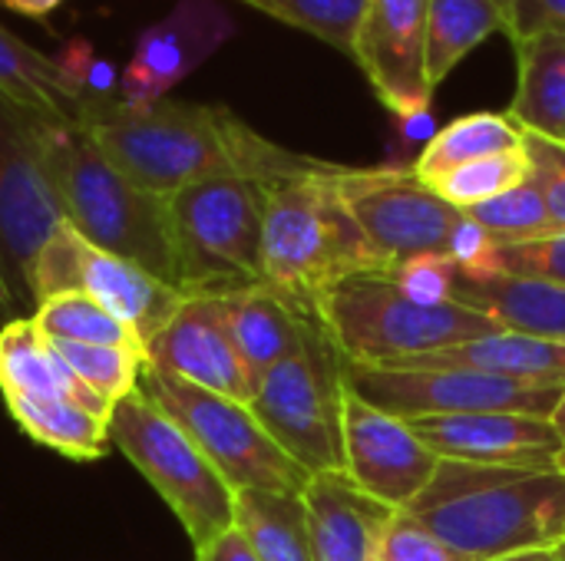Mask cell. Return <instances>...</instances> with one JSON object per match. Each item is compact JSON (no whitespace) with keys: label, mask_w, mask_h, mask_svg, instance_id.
Instances as JSON below:
<instances>
[{"label":"cell","mask_w":565,"mask_h":561,"mask_svg":"<svg viewBox=\"0 0 565 561\" xmlns=\"http://www.w3.org/2000/svg\"><path fill=\"white\" fill-rule=\"evenodd\" d=\"M79 129L119 172L162 198L225 175L275 182L311 162L268 142L225 106L172 96L146 109H129L119 99L96 103Z\"/></svg>","instance_id":"obj_1"},{"label":"cell","mask_w":565,"mask_h":561,"mask_svg":"<svg viewBox=\"0 0 565 561\" xmlns=\"http://www.w3.org/2000/svg\"><path fill=\"white\" fill-rule=\"evenodd\" d=\"M460 561H490L565 539V470L440 460L404 509Z\"/></svg>","instance_id":"obj_2"},{"label":"cell","mask_w":565,"mask_h":561,"mask_svg":"<svg viewBox=\"0 0 565 561\" xmlns=\"http://www.w3.org/2000/svg\"><path fill=\"white\" fill-rule=\"evenodd\" d=\"M334 169L311 159L305 169L268 182L265 198V284L311 314L334 284L391 271L341 202Z\"/></svg>","instance_id":"obj_3"},{"label":"cell","mask_w":565,"mask_h":561,"mask_svg":"<svg viewBox=\"0 0 565 561\" xmlns=\"http://www.w3.org/2000/svg\"><path fill=\"white\" fill-rule=\"evenodd\" d=\"M46 175L63 208V222L96 248L119 255L175 288L169 198L136 185L79 126L63 122H53L46 132Z\"/></svg>","instance_id":"obj_4"},{"label":"cell","mask_w":565,"mask_h":561,"mask_svg":"<svg viewBox=\"0 0 565 561\" xmlns=\"http://www.w3.org/2000/svg\"><path fill=\"white\" fill-rule=\"evenodd\" d=\"M268 182L225 175L169 195L175 288L182 298H225L265 284Z\"/></svg>","instance_id":"obj_5"},{"label":"cell","mask_w":565,"mask_h":561,"mask_svg":"<svg viewBox=\"0 0 565 561\" xmlns=\"http://www.w3.org/2000/svg\"><path fill=\"white\" fill-rule=\"evenodd\" d=\"M348 364H397L473 337L503 331L490 317L450 301L440 308L414 304L387 271L354 274L334 284L315 311Z\"/></svg>","instance_id":"obj_6"},{"label":"cell","mask_w":565,"mask_h":561,"mask_svg":"<svg viewBox=\"0 0 565 561\" xmlns=\"http://www.w3.org/2000/svg\"><path fill=\"white\" fill-rule=\"evenodd\" d=\"M113 446L162 496L195 552L235 526V489L218 476L189 433L139 390L109 417Z\"/></svg>","instance_id":"obj_7"},{"label":"cell","mask_w":565,"mask_h":561,"mask_svg":"<svg viewBox=\"0 0 565 561\" xmlns=\"http://www.w3.org/2000/svg\"><path fill=\"white\" fill-rule=\"evenodd\" d=\"M344 357L321 317L311 321L305 344L275 364L255 387L252 413L265 433L311 476L344 473Z\"/></svg>","instance_id":"obj_8"},{"label":"cell","mask_w":565,"mask_h":561,"mask_svg":"<svg viewBox=\"0 0 565 561\" xmlns=\"http://www.w3.org/2000/svg\"><path fill=\"white\" fill-rule=\"evenodd\" d=\"M53 119L0 96V311L33 317V261L63 222L46 175V132Z\"/></svg>","instance_id":"obj_9"},{"label":"cell","mask_w":565,"mask_h":561,"mask_svg":"<svg viewBox=\"0 0 565 561\" xmlns=\"http://www.w3.org/2000/svg\"><path fill=\"white\" fill-rule=\"evenodd\" d=\"M139 393L149 397L166 417H172L189 433V440L205 453V460L235 493L265 489L301 496L311 483V473H305L265 433L248 403L202 390L152 367L142 370Z\"/></svg>","instance_id":"obj_10"},{"label":"cell","mask_w":565,"mask_h":561,"mask_svg":"<svg viewBox=\"0 0 565 561\" xmlns=\"http://www.w3.org/2000/svg\"><path fill=\"white\" fill-rule=\"evenodd\" d=\"M341 377L344 390L401 420L450 413H526L553 420L565 387V380H513L477 370H411L348 360Z\"/></svg>","instance_id":"obj_11"},{"label":"cell","mask_w":565,"mask_h":561,"mask_svg":"<svg viewBox=\"0 0 565 561\" xmlns=\"http://www.w3.org/2000/svg\"><path fill=\"white\" fill-rule=\"evenodd\" d=\"M30 284L36 308L40 301L66 291L93 298L119 321H126L142 344H149L185 301L175 288L152 278L139 265L86 241L70 222H60L43 241Z\"/></svg>","instance_id":"obj_12"},{"label":"cell","mask_w":565,"mask_h":561,"mask_svg":"<svg viewBox=\"0 0 565 561\" xmlns=\"http://www.w3.org/2000/svg\"><path fill=\"white\" fill-rule=\"evenodd\" d=\"M334 185L371 248L394 268L411 255L447 251L460 208L444 202L414 169H334Z\"/></svg>","instance_id":"obj_13"},{"label":"cell","mask_w":565,"mask_h":561,"mask_svg":"<svg viewBox=\"0 0 565 561\" xmlns=\"http://www.w3.org/2000/svg\"><path fill=\"white\" fill-rule=\"evenodd\" d=\"M437 466L440 456L414 436L407 420L344 390V473L361 493L404 513L427 489Z\"/></svg>","instance_id":"obj_14"},{"label":"cell","mask_w":565,"mask_h":561,"mask_svg":"<svg viewBox=\"0 0 565 561\" xmlns=\"http://www.w3.org/2000/svg\"><path fill=\"white\" fill-rule=\"evenodd\" d=\"M427 10L430 0H367L351 46L377 99L404 122L427 116L434 96L424 73Z\"/></svg>","instance_id":"obj_15"},{"label":"cell","mask_w":565,"mask_h":561,"mask_svg":"<svg viewBox=\"0 0 565 561\" xmlns=\"http://www.w3.org/2000/svg\"><path fill=\"white\" fill-rule=\"evenodd\" d=\"M235 33L232 17L215 0H179L169 17L139 33L136 50L119 73L116 99L146 109L169 96L195 66H202Z\"/></svg>","instance_id":"obj_16"},{"label":"cell","mask_w":565,"mask_h":561,"mask_svg":"<svg viewBox=\"0 0 565 561\" xmlns=\"http://www.w3.org/2000/svg\"><path fill=\"white\" fill-rule=\"evenodd\" d=\"M146 367L238 403L255 397V380L228 331L225 298H185L172 321L146 344Z\"/></svg>","instance_id":"obj_17"},{"label":"cell","mask_w":565,"mask_h":561,"mask_svg":"<svg viewBox=\"0 0 565 561\" xmlns=\"http://www.w3.org/2000/svg\"><path fill=\"white\" fill-rule=\"evenodd\" d=\"M414 436L440 460L480 466L563 470L565 443L550 417L526 413H450L407 420Z\"/></svg>","instance_id":"obj_18"},{"label":"cell","mask_w":565,"mask_h":561,"mask_svg":"<svg viewBox=\"0 0 565 561\" xmlns=\"http://www.w3.org/2000/svg\"><path fill=\"white\" fill-rule=\"evenodd\" d=\"M315 561H374L394 509L361 493L348 473H321L301 493Z\"/></svg>","instance_id":"obj_19"},{"label":"cell","mask_w":565,"mask_h":561,"mask_svg":"<svg viewBox=\"0 0 565 561\" xmlns=\"http://www.w3.org/2000/svg\"><path fill=\"white\" fill-rule=\"evenodd\" d=\"M0 393L70 400L103 420L116 410L76 377V370L53 347V337L43 334L33 317H13L0 327Z\"/></svg>","instance_id":"obj_20"},{"label":"cell","mask_w":565,"mask_h":561,"mask_svg":"<svg viewBox=\"0 0 565 561\" xmlns=\"http://www.w3.org/2000/svg\"><path fill=\"white\" fill-rule=\"evenodd\" d=\"M225 317L242 364L248 367L255 387L281 360L301 350L305 334L318 314L291 304L268 284L225 294Z\"/></svg>","instance_id":"obj_21"},{"label":"cell","mask_w":565,"mask_h":561,"mask_svg":"<svg viewBox=\"0 0 565 561\" xmlns=\"http://www.w3.org/2000/svg\"><path fill=\"white\" fill-rule=\"evenodd\" d=\"M454 301L490 317L503 331L565 344V288L543 281V278H523V274H497L487 281H457Z\"/></svg>","instance_id":"obj_22"},{"label":"cell","mask_w":565,"mask_h":561,"mask_svg":"<svg viewBox=\"0 0 565 561\" xmlns=\"http://www.w3.org/2000/svg\"><path fill=\"white\" fill-rule=\"evenodd\" d=\"M384 367H411V370H477L513 380H565V344H550L536 337H523L513 331H497L487 337H473L424 357L384 364Z\"/></svg>","instance_id":"obj_23"},{"label":"cell","mask_w":565,"mask_h":561,"mask_svg":"<svg viewBox=\"0 0 565 561\" xmlns=\"http://www.w3.org/2000/svg\"><path fill=\"white\" fill-rule=\"evenodd\" d=\"M513 46L520 83L507 116L523 132L565 142V36L543 33Z\"/></svg>","instance_id":"obj_24"},{"label":"cell","mask_w":565,"mask_h":561,"mask_svg":"<svg viewBox=\"0 0 565 561\" xmlns=\"http://www.w3.org/2000/svg\"><path fill=\"white\" fill-rule=\"evenodd\" d=\"M0 96L63 126H83L86 103L66 83L60 60L43 56L0 23Z\"/></svg>","instance_id":"obj_25"},{"label":"cell","mask_w":565,"mask_h":561,"mask_svg":"<svg viewBox=\"0 0 565 561\" xmlns=\"http://www.w3.org/2000/svg\"><path fill=\"white\" fill-rule=\"evenodd\" d=\"M17 427L40 446L76 460L93 463L103 460L113 446L109 420L56 397H30V393H0Z\"/></svg>","instance_id":"obj_26"},{"label":"cell","mask_w":565,"mask_h":561,"mask_svg":"<svg viewBox=\"0 0 565 561\" xmlns=\"http://www.w3.org/2000/svg\"><path fill=\"white\" fill-rule=\"evenodd\" d=\"M235 529L262 561H315L301 496L242 489L235 493Z\"/></svg>","instance_id":"obj_27"},{"label":"cell","mask_w":565,"mask_h":561,"mask_svg":"<svg viewBox=\"0 0 565 561\" xmlns=\"http://www.w3.org/2000/svg\"><path fill=\"white\" fill-rule=\"evenodd\" d=\"M510 149H523V129L507 112H470L447 122L440 132L427 139L420 159L414 162V172L420 182L430 185L467 162Z\"/></svg>","instance_id":"obj_28"},{"label":"cell","mask_w":565,"mask_h":561,"mask_svg":"<svg viewBox=\"0 0 565 561\" xmlns=\"http://www.w3.org/2000/svg\"><path fill=\"white\" fill-rule=\"evenodd\" d=\"M493 33H503L497 0H430L424 50V73L430 89H437L450 69Z\"/></svg>","instance_id":"obj_29"},{"label":"cell","mask_w":565,"mask_h":561,"mask_svg":"<svg viewBox=\"0 0 565 561\" xmlns=\"http://www.w3.org/2000/svg\"><path fill=\"white\" fill-rule=\"evenodd\" d=\"M33 321L50 334L53 341H70V344H93V347H122V350H146L139 334L119 321L113 311L96 304L86 294H53L40 301L33 311Z\"/></svg>","instance_id":"obj_30"},{"label":"cell","mask_w":565,"mask_h":561,"mask_svg":"<svg viewBox=\"0 0 565 561\" xmlns=\"http://www.w3.org/2000/svg\"><path fill=\"white\" fill-rule=\"evenodd\" d=\"M526 179H530L526 149H510V152H497V155L467 162V165L440 175L437 182H430V188L454 208L467 212L473 205H483V202L523 185Z\"/></svg>","instance_id":"obj_31"},{"label":"cell","mask_w":565,"mask_h":561,"mask_svg":"<svg viewBox=\"0 0 565 561\" xmlns=\"http://www.w3.org/2000/svg\"><path fill=\"white\" fill-rule=\"evenodd\" d=\"M467 215L473 222H480L500 241V248L526 245V241H540L546 235H556L546 198L533 179H526L523 185H516V188H510V192H503L483 205L467 208Z\"/></svg>","instance_id":"obj_32"},{"label":"cell","mask_w":565,"mask_h":561,"mask_svg":"<svg viewBox=\"0 0 565 561\" xmlns=\"http://www.w3.org/2000/svg\"><path fill=\"white\" fill-rule=\"evenodd\" d=\"M60 357L76 370V377L99 393L109 407L126 400L139 390V377L146 370V350H122V347H93V344H70L53 341Z\"/></svg>","instance_id":"obj_33"},{"label":"cell","mask_w":565,"mask_h":561,"mask_svg":"<svg viewBox=\"0 0 565 561\" xmlns=\"http://www.w3.org/2000/svg\"><path fill=\"white\" fill-rule=\"evenodd\" d=\"M288 26H298L334 50L351 53L367 0H242Z\"/></svg>","instance_id":"obj_34"},{"label":"cell","mask_w":565,"mask_h":561,"mask_svg":"<svg viewBox=\"0 0 565 561\" xmlns=\"http://www.w3.org/2000/svg\"><path fill=\"white\" fill-rule=\"evenodd\" d=\"M391 281L420 308H440L454 301L460 271L450 261L447 251H427V255H411L397 261L391 271Z\"/></svg>","instance_id":"obj_35"},{"label":"cell","mask_w":565,"mask_h":561,"mask_svg":"<svg viewBox=\"0 0 565 561\" xmlns=\"http://www.w3.org/2000/svg\"><path fill=\"white\" fill-rule=\"evenodd\" d=\"M447 255H450V261L457 265V271H460L463 281H487V278L503 274V265H500V241H497L480 222H473L467 212L460 215V222H457L454 231H450Z\"/></svg>","instance_id":"obj_36"},{"label":"cell","mask_w":565,"mask_h":561,"mask_svg":"<svg viewBox=\"0 0 565 561\" xmlns=\"http://www.w3.org/2000/svg\"><path fill=\"white\" fill-rule=\"evenodd\" d=\"M523 149L530 159V179L540 185L556 231H565V142L523 132Z\"/></svg>","instance_id":"obj_37"},{"label":"cell","mask_w":565,"mask_h":561,"mask_svg":"<svg viewBox=\"0 0 565 561\" xmlns=\"http://www.w3.org/2000/svg\"><path fill=\"white\" fill-rule=\"evenodd\" d=\"M374 561H460L434 532H427L414 516L394 513L387 522Z\"/></svg>","instance_id":"obj_38"},{"label":"cell","mask_w":565,"mask_h":561,"mask_svg":"<svg viewBox=\"0 0 565 561\" xmlns=\"http://www.w3.org/2000/svg\"><path fill=\"white\" fill-rule=\"evenodd\" d=\"M500 265L507 274L543 278V281H553V284L565 288V231L546 235L540 241L500 248Z\"/></svg>","instance_id":"obj_39"},{"label":"cell","mask_w":565,"mask_h":561,"mask_svg":"<svg viewBox=\"0 0 565 561\" xmlns=\"http://www.w3.org/2000/svg\"><path fill=\"white\" fill-rule=\"evenodd\" d=\"M503 17V33L520 43L543 33L565 36V0H497Z\"/></svg>","instance_id":"obj_40"},{"label":"cell","mask_w":565,"mask_h":561,"mask_svg":"<svg viewBox=\"0 0 565 561\" xmlns=\"http://www.w3.org/2000/svg\"><path fill=\"white\" fill-rule=\"evenodd\" d=\"M195 561H262L255 555V549L248 546V539L232 526L228 532H222L212 546H205L202 552H195Z\"/></svg>","instance_id":"obj_41"},{"label":"cell","mask_w":565,"mask_h":561,"mask_svg":"<svg viewBox=\"0 0 565 561\" xmlns=\"http://www.w3.org/2000/svg\"><path fill=\"white\" fill-rule=\"evenodd\" d=\"M63 0H0L3 10L10 13H20V17H30V20H43L46 13H53Z\"/></svg>","instance_id":"obj_42"},{"label":"cell","mask_w":565,"mask_h":561,"mask_svg":"<svg viewBox=\"0 0 565 561\" xmlns=\"http://www.w3.org/2000/svg\"><path fill=\"white\" fill-rule=\"evenodd\" d=\"M490 561H559L556 549H533V552H516V555H503V559Z\"/></svg>","instance_id":"obj_43"},{"label":"cell","mask_w":565,"mask_h":561,"mask_svg":"<svg viewBox=\"0 0 565 561\" xmlns=\"http://www.w3.org/2000/svg\"><path fill=\"white\" fill-rule=\"evenodd\" d=\"M553 427H556L559 440L565 443V387H563V400H559V407H556V413H553Z\"/></svg>","instance_id":"obj_44"},{"label":"cell","mask_w":565,"mask_h":561,"mask_svg":"<svg viewBox=\"0 0 565 561\" xmlns=\"http://www.w3.org/2000/svg\"><path fill=\"white\" fill-rule=\"evenodd\" d=\"M553 549H556V555H559V561H565V539H563V542H556Z\"/></svg>","instance_id":"obj_45"},{"label":"cell","mask_w":565,"mask_h":561,"mask_svg":"<svg viewBox=\"0 0 565 561\" xmlns=\"http://www.w3.org/2000/svg\"><path fill=\"white\" fill-rule=\"evenodd\" d=\"M563 470H565V453H563Z\"/></svg>","instance_id":"obj_46"}]
</instances>
